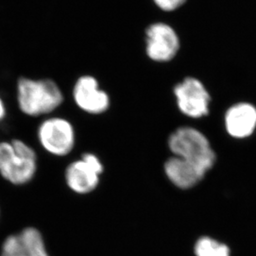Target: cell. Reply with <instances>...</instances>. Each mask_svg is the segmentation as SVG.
<instances>
[{
	"mask_svg": "<svg viewBox=\"0 0 256 256\" xmlns=\"http://www.w3.org/2000/svg\"><path fill=\"white\" fill-rule=\"evenodd\" d=\"M224 125L227 132L233 138H248L256 128V108L247 102L236 104L226 112Z\"/></svg>",
	"mask_w": 256,
	"mask_h": 256,
	"instance_id": "10",
	"label": "cell"
},
{
	"mask_svg": "<svg viewBox=\"0 0 256 256\" xmlns=\"http://www.w3.org/2000/svg\"><path fill=\"white\" fill-rule=\"evenodd\" d=\"M38 156L21 140L0 142V176L14 186H24L34 178Z\"/></svg>",
	"mask_w": 256,
	"mask_h": 256,
	"instance_id": "2",
	"label": "cell"
},
{
	"mask_svg": "<svg viewBox=\"0 0 256 256\" xmlns=\"http://www.w3.org/2000/svg\"><path fill=\"white\" fill-rule=\"evenodd\" d=\"M178 108L186 116L200 118L209 112L210 96L202 82L186 78L174 88Z\"/></svg>",
	"mask_w": 256,
	"mask_h": 256,
	"instance_id": "6",
	"label": "cell"
},
{
	"mask_svg": "<svg viewBox=\"0 0 256 256\" xmlns=\"http://www.w3.org/2000/svg\"><path fill=\"white\" fill-rule=\"evenodd\" d=\"M72 96L79 108L88 114H102L110 104L108 95L99 88L96 79L92 76H81L76 81Z\"/></svg>",
	"mask_w": 256,
	"mask_h": 256,
	"instance_id": "9",
	"label": "cell"
},
{
	"mask_svg": "<svg viewBox=\"0 0 256 256\" xmlns=\"http://www.w3.org/2000/svg\"><path fill=\"white\" fill-rule=\"evenodd\" d=\"M186 2V0H154L156 5L166 12L178 10Z\"/></svg>",
	"mask_w": 256,
	"mask_h": 256,
	"instance_id": "13",
	"label": "cell"
},
{
	"mask_svg": "<svg viewBox=\"0 0 256 256\" xmlns=\"http://www.w3.org/2000/svg\"><path fill=\"white\" fill-rule=\"evenodd\" d=\"M166 175L176 186L180 189H190L204 178V174L180 160L172 156L166 162Z\"/></svg>",
	"mask_w": 256,
	"mask_h": 256,
	"instance_id": "11",
	"label": "cell"
},
{
	"mask_svg": "<svg viewBox=\"0 0 256 256\" xmlns=\"http://www.w3.org/2000/svg\"><path fill=\"white\" fill-rule=\"evenodd\" d=\"M7 115V108L5 106L4 102L2 100V98L0 96V122L4 120Z\"/></svg>",
	"mask_w": 256,
	"mask_h": 256,
	"instance_id": "14",
	"label": "cell"
},
{
	"mask_svg": "<svg viewBox=\"0 0 256 256\" xmlns=\"http://www.w3.org/2000/svg\"><path fill=\"white\" fill-rule=\"evenodd\" d=\"M104 166L96 156L86 153L80 160L72 162L65 170V182L72 192L86 194L96 189Z\"/></svg>",
	"mask_w": 256,
	"mask_h": 256,
	"instance_id": "5",
	"label": "cell"
},
{
	"mask_svg": "<svg viewBox=\"0 0 256 256\" xmlns=\"http://www.w3.org/2000/svg\"><path fill=\"white\" fill-rule=\"evenodd\" d=\"M16 98L20 111L35 118L54 114L64 101L60 86L51 78H21L17 82Z\"/></svg>",
	"mask_w": 256,
	"mask_h": 256,
	"instance_id": "1",
	"label": "cell"
},
{
	"mask_svg": "<svg viewBox=\"0 0 256 256\" xmlns=\"http://www.w3.org/2000/svg\"><path fill=\"white\" fill-rule=\"evenodd\" d=\"M196 256H230L229 247L210 237H202L194 246Z\"/></svg>",
	"mask_w": 256,
	"mask_h": 256,
	"instance_id": "12",
	"label": "cell"
},
{
	"mask_svg": "<svg viewBox=\"0 0 256 256\" xmlns=\"http://www.w3.org/2000/svg\"><path fill=\"white\" fill-rule=\"evenodd\" d=\"M168 146L174 156L204 176L216 162V154L206 136L190 126L178 128L170 134Z\"/></svg>",
	"mask_w": 256,
	"mask_h": 256,
	"instance_id": "3",
	"label": "cell"
},
{
	"mask_svg": "<svg viewBox=\"0 0 256 256\" xmlns=\"http://www.w3.org/2000/svg\"><path fill=\"white\" fill-rule=\"evenodd\" d=\"M37 138L42 150L55 158L66 156L75 145V132L71 122L54 114L40 122Z\"/></svg>",
	"mask_w": 256,
	"mask_h": 256,
	"instance_id": "4",
	"label": "cell"
},
{
	"mask_svg": "<svg viewBox=\"0 0 256 256\" xmlns=\"http://www.w3.org/2000/svg\"><path fill=\"white\" fill-rule=\"evenodd\" d=\"M146 54L156 62H168L173 60L180 50V40L170 25L156 22L146 31Z\"/></svg>",
	"mask_w": 256,
	"mask_h": 256,
	"instance_id": "7",
	"label": "cell"
},
{
	"mask_svg": "<svg viewBox=\"0 0 256 256\" xmlns=\"http://www.w3.org/2000/svg\"><path fill=\"white\" fill-rule=\"evenodd\" d=\"M1 256H48L42 232L35 227H26L5 238Z\"/></svg>",
	"mask_w": 256,
	"mask_h": 256,
	"instance_id": "8",
	"label": "cell"
}]
</instances>
